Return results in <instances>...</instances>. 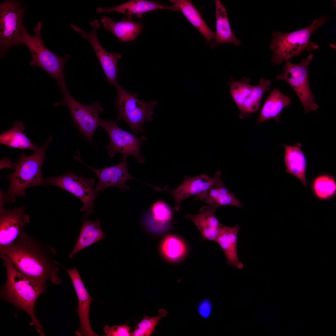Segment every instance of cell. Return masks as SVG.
<instances>
[{"label": "cell", "instance_id": "6da1fadb", "mask_svg": "<svg viewBox=\"0 0 336 336\" xmlns=\"http://www.w3.org/2000/svg\"><path fill=\"white\" fill-rule=\"evenodd\" d=\"M56 252L50 245L25 232L10 244L0 247V255L7 257L16 268L27 278L46 284H58L60 265L54 259Z\"/></svg>", "mask_w": 336, "mask_h": 336}, {"label": "cell", "instance_id": "7a4b0ae2", "mask_svg": "<svg viewBox=\"0 0 336 336\" xmlns=\"http://www.w3.org/2000/svg\"><path fill=\"white\" fill-rule=\"evenodd\" d=\"M6 268L7 279L1 292V297L13 305L17 310L25 311L30 317V324L35 328L41 336H44L42 325L34 313L37 298L46 290V284L33 281L25 276L15 267L9 259L0 255Z\"/></svg>", "mask_w": 336, "mask_h": 336}, {"label": "cell", "instance_id": "3957f363", "mask_svg": "<svg viewBox=\"0 0 336 336\" xmlns=\"http://www.w3.org/2000/svg\"><path fill=\"white\" fill-rule=\"evenodd\" d=\"M52 138L50 135L46 142L34 153L27 156L22 152L16 163L14 171L7 175V179L10 185L6 192L1 191V198L6 203H14L16 196H25V189L30 187L43 185L44 184L41 174L46 150Z\"/></svg>", "mask_w": 336, "mask_h": 336}, {"label": "cell", "instance_id": "277c9868", "mask_svg": "<svg viewBox=\"0 0 336 336\" xmlns=\"http://www.w3.org/2000/svg\"><path fill=\"white\" fill-rule=\"evenodd\" d=\"M327 20L325 16L315 20L309 26L292 32L283 33L273 31L270 48L273 52L272 62L278 65L283 61L289 60L299 55L304 50L308 51L318 49L319 46L310 40L313 32Z\"/></svg>", "mask_w": 336, "mask_h": 336}, {"label": "cell", "instance_id": "5b68a950", "mask_svg": "<svg viewBox=\"0 0 336 336\" xmlns=\"http://www.w3.org/2000/svg\"><path fill=\"white\" fill-rule=\"evenodd\" d=\"M42 28L41 22L39 21L33 29L35 34L31 35L27 32L26 27L23 24L21 43L25 44L30 52L31 59L30 65L43 69L51 77L57 80V84L59 86L66 82L63 68L66 62L71 56L67 54L64 58L60 57L46 47L42 40Z\"/></svg>", "mask_w": 336, "mask_h": 336}, {"label": "cell", "instance_id": "8992f818", "mask_svg": "<svg viewBox=\"0 0 336 336\" xmlns=\"http://www.w3.org/2000/svg\"><path fill=\"white\" fill-rule=\"evenodd\" d=\"M115 87L117 92L116 122L124 121L136 135L139 132H144L145 129L143 124L145 122L152 120L154 107L157 103V100L144 102L138 98L137 93L129 92L118 83Z\"/></svg>", "mask_w": 336, "mask_h": 336}, {"label": "cell", "instance_id": "52a82bcc", "mask_svg": "<svg viewBox=\"0 0 336 336\" xmlns=\"http://www.w3.org/2000/svg\"><path fill=\"white\" fill-rule=\"evenodd\" d=\"M59 87L63 95V99L61 101L54 104V106L66 105L76 127L86 138L92 142L93 135L99 126V114L104 111L101 105L98 101L89 105H82L71 95L66 83Z\"/></svg>", "mask_w": 336, "mask_h": 336}, {"label": "cell", "instance_id": "ba28073f", "mask_svg": "<svg viewBox=\"0 0 336 336\" xmlns=\"http://www.w3.org/2000/svg\"><path fill=\"white\" fill-rule=\"evenodd\" d=\"M313 55L310 54L299 63L286 61L283 72L277 76L278 79L284 80L288 83L297 94L306 113L318 109V106L314 101L308 81V68L313 59Z\"/></svg>", "mask_w": 336, "mask_h": 336}, {"label": "cell", "instance_id": "9c48e42d", "mask_svg": "<svg viewBox=\"0 0 336 336\" xmlns=\"http://www.w3.org/2000/svg\"><path fill=\"white\" fill-rule=\"evenodd\" d=\"M24 9L18 2L6 0L0 5V56L12 46L21 43Z\"/></svg>", "mask_w": 336, "mask_h": 336}, {"label": "cell", "instance_id": "30bf717a", "mask_svg": "<svg viewBox=\"0 0 336 336\" xmlns=\"http://www.w3.org/2000/svg\"><path fill=\"white\" fill-rule=\"evenodd\" d=\"M99 126L104 128L109 136L110 142L105 148L110 156L114 157L118 152L123 156L132 155L138 163L145 162L146 159L141 153L140 147L146 137L143 136L139 138L123 130L117 125L116 121H108L100 119Z\"/></svg>", "mask_w": 336, "mask_h": 336}, {"label": "cell", "instance_id": "8fae6325", "mask_svg": "<svg viewBox=\"0 0 336 336\" xmlns=\"http://www.w3.org/2000/svg\"><path fill=\"white\" fill-rule=\"evenodd\" d=\"M45 184L57 186L75 195L83 203L80 208L85 212L83 217L88 218L93 212V206L98 192L92 186L95 180L77 175L72 172L56 177L46 179Z\"/></svg>", "mask_w": 336, "mask_h": 336}, {"label": "cell", "instance_id": "7c38bea8", "mask_svg": "<svg viewBox=\"0 0 336 336\" xmlns=\"http://www.w3.org/2000/svg\"><path fill=\"white\" fill-rule=\"evenodd\" d=\"M90 24L93 29L89 33L73 24H71L70 26L73 30L80 34L83 38L87 39L90 43L100 63L109 85L115 86L118 83L117 62L122 55L115 52H107L102 47L96 35V31L100 26L97 19L91 22Z\"/></svg>", "mask_w": 336, "mask_h": 336}, {"label": "cell", "instance_id": "4fadbf2b", "mask_svg": "<svg viewBox=\"0 0 336 336\" xmlns=\"http://www.w3.org/2000/svg\"><path fill=\"white\" fill-rule=\"evenodd\" d=\"M0 247L8 245L25 232V224L30 222L29 215L25 213L26 208L20 207L7 209L0 206Z\"/></svg>", "mask_w": 336, "mask_h": 336}, {"label": "cell", "instance_id": "5bb4252c", "mask_svg": "<svg viewBox=\"0 0 336 336\" xmlns=\"http://www.w3.org/2000/svg\"><path fill=\"white\" fill-rule=\"evenodd\" d=\"M77 151V155L75 156L74 158L89 168L96 175L98 182L94 189L98 192L100 191L104 192L106 188L110 186L118 187L125 191L129 189L126 184L127 180H137L131 176L128 171V156H123V161L117 165L110 167L105 166L104 168L101 169H96L89 166L82 161L79 151Z\"/></svg>", "mask_w": 336, "mask_h": 336}, {"label": "cell", "instance_id": "9a60e30c", "mask_svg": "<svg viewBox=\"0 0 336 336\" xmlns=\"http://www.w3.org/2000/svg\"><path fill=\"white\" fill-rule=\"evenodd\" d=\"M68 273L77 296L78 304L76 311L78 315L80 326L75 332L78 336H98L92 330L89 320L91 304L93 299L90 296L82 280L76 267L68 269L63 267Z\"/></svg>", "mask_w": 336, "mask_h": 336}, {"label": "cell", "instance_id": "2e32d148", "mask_svg": "<svg viewBox=\"0 0 336 336\" xmlns=\"http://www.w3.org/2000/svg\"><path fill=\"white\" fill-rule=\"evenodd\" d=\"M215 180V176L211 178L205 174L193 177L185 176L182 183L176 188L171 190L166 185L164 189L173 198L174 209L178 211L183 200L206 190L214 183Z\"/></svg>", "mask_w": 336, "mask_h": 336}, {"label": "cell", "instance_id": "e0dca14e", "mask_svg": "<svg viewBox=\"0 0 336 336\" xmlns=\"http://www.w3.org/2000/svg\"><path fill=\"white\" fill-rule=\"evenodd\" d=\"M221 175V172L217 171L214 176V183L207 189L196 195L194 199L201 200L209 206L216 208L225 205L242 208V203L225 186Z\"/></svg>", "mask_w": 336, "mask_h": 336}, {"label": "cell", "instance_id": "ac0fdd59", "mask_svg": "<svg viewBox=\"0 0 336 336\" xmlns=\"http://www.w3.org/2000/svg\"><path fill=\"white\" fill-rule=\"evenodd\" d=\"M216 209L209 206H204L200 208L199 214L187 213L184 217L194 223L204 239L215 241L223 225L215 216Z\"/></svg>", "mask_w": 336, "mask_h": 336}, {"label": "cell", "instance_id": "d6986e66", "mask_svg": "<svg viewBox=\"0 0 336 336\" xmlns=\"http://www.w3.org/2000/svg\"><path fill=\"white\" fill-rule=\"evenodd\" d=\"M239 227L238 224L232 227L223 225L215 242L223 250L227 264L241 269L243 264L239 261L237 249Z\"/></svg>", "mask_w": 336, "mask_h": 336}, {"label": "cell", "instance_id": "ffe728a7", "mask_svg": "<svg viewBox=\"0 0 336 336\" xmlns=\"http://www.w3.org/2000/svg\"><path fill=\"white\" fill-rule=\"evenodd\" d=\"M82 224L77 242L69 257L72 258L78 252L97 241L103 240L106 235L102 231L100 220L91 221L82 217Z\"/></svg>", "mask_w": 336, "mask_h": 336}, {"label": "cell", "instance_id": "44dd1931", "mask_svg": "<svg viewBox=\"0 0 336 336\" xmlns=\"http://www.w3.org/2000/svg\"><path fill=\"white\" fill-rule=\"evenodd\" d=\"M284 160L286 172L298 179L305 187L308 186L306 178V161L299 146L285 145Z\"/></svg>", "mask_w": 336, "mask_h": 336}, {"label": "cell", "instance_id": "7402d4cb", "mask_svg": "<svg viewBox=\"0 0 336 336\" xmlns=\"http://www.w3.org/2000/svg\"><path fill=\"white\" fill-rule=\"evenodd\" d=\"M216 33L215 40L211 45L212 48L223 43L233 44L238 46L241 44L231 28L226 10L219 0H216Z\"/></svg>", "mask_w": 336, "mask_h": 336}, {"label": "cell", "instance_id": "603a6c76", "mask_svg": "<svg viewBox=\"0 0 336 336\" xmlns=\"http://www.w3.org/2000/svg\"><path fill=\"white\" fill-rule=\"evenodd\" d=\"M177 11H180L189 21L200 32L208 43L215 39V34L208 27L198 11L189 0H171Z\"/></svg>", "mask_w": 336, "mask_h": 336}, {"label": "cell", "instance_id": "cb8c5ba5", "mask_svg": "<svg viewBox=\"0 0 336 336\" xmlns=\"http://www.w3.org/2000/svg\"><path fill=\"white\" fill-rule=\"evenodd\" d=\"M104 29L112 33L120 41H132L141 32L142 26L138 22L134 21L131 18L123 19L115 22L111 19L103 17L100 19Z\"/></svg>", "mask_w": 336, "mask_h": 336}, {"label": "cell", "instance_id": "d4e9b609", "mask_svg": "<svg viewBox=\"0 0 336 336\" xmlns=\"http://www.w3.org/2000/svg\"><path fill=\"white\" fill-rule=\"evenodd\" d=\"M290 98L283 94L278 89H274L264 103L257 120L258 123L273 119L276 121L280 119L282 110L291 102Z\"/></svg>", "mask_w": 336, "mask_h": 336}, {"label": "cell", "instance_id": "484cf974", "mask_svg": "<svg viewBox=\"0 0 336 336\" xmlns=\"http://www.w3.org/2000/svg\"><path fill=\"white\" fill-rule=\"evenodd\" d=\"M160 9L177 11L173 5L167 6L156 2L142 0H131L118 6L108 8L99 7L96 9V11L97 13L114 11L130 15L142 14L146 12Z\"/></svg>", "mask_w": 336, "mask_h": 336}, {"label": "cell", "instance_id": "4316f807", "mask_svg": "<svg viewBox=\"0 0 336 336\" xmlns=\"http://www.w3.org/2000/svg\"><path fill=\"white\" fill-rule=\"evenodd\" d=\"M24 125L21 121L16 120L11 129L3 131L0 136V142L3 144L20 149H30L34 152L39 148L33 143L23 133Z\"/></svg>", "mask_w": 336, "mask_h": 336}, {"label": "cell", "instance_id": "83f0119b", "mask_svg": "<svg viewBox=\"0 0 336 336\" xmlns=\"http://www.w3.org/2000/svg\"><path fill=\"white\" fill-rule=\"evenodd\" d=\"M271 82L269 80L261 78L258 85L253 86L251 93L239 110L240 119L246 118L259 110L263 96L269 89Z\"/></svg>", "mask_w": 336, "mask_h": 336}, {"label": "cell", "instance_id": "f1b7e54d", "mask_svg": "<svg viewBox=\"0 0 336 336\" xmlns=\"http://www.w3.org/2000/svg\"><path fill=\"white\" fill-rule=\"evenodd\" d=\"M160 250L163 256L171 262L182 259L186 254L187 247L184 241L173 235L166 236L162 241Z\"/></svg>", "mask_w": 336, "mask_h": 336}, {"label": "cell", "instance_id": "f546056e", "mask_svg": "<svg viewBox=\"0 0 336 336\" xmlns=\"http://www.w3.org/2000/svg\"><path fill=\"white\" fill-rule=\"evenodd\" d=\"M312 192L318 198L326 200L333 197L336 191L334 178L329 175H320L313 180L312 185Z\"/></svg>", "mask_w": 336, "mask_h": 336}, {"label": "cell", "instance_id": "4dcf8cb0", "mask_svg": "<svg viewBox=\"0 0 336 336\" xmlns=\"http://www.w3.org/2000/svg\"><path fill=\"white\" fill-rule=\"evenodd\" d=\"M249 79L243 78L240 80L231 78L230 91L239 110L251 92L253 86L250 84Z\"/></svg>", "mask_w": 336, "mask_h": 336}, {"label": "cell", "instance_id": "1f68e13d", "mask_svg": "<svg viewBox=\"0 0 336 336\" xmlns=\"http://www.w3.org/2000/svg\"><path fill=\"white\" fill-rule=\"evenodd\" d=\"M167 314L166 310L163 309L159 310L158 315L154 317L145 316L138 324L132 333L133 336H149L154 332L155 328L161 319Z\"/></svg>", "mask_w": 336, "mask_h": 336}, {"label": "cell", "instance_id": "d6a6232c", "mask_svg": "<svg viewBox=\"0 0 336 336\" xmlns=\"http://www.w3.org/2000/svg\"><path fill=\"white\" fill-rule=\"evenodd\" d=\"M151 211L155 220L164 225L171 219L172 217L171 211L166 203L159 201L152 206Z\"/></svg>", "mask_w": 336, "mask_h": 336}, {"label": "cell", "instance_id": "836d02e7", "mask_svg": "<svg viewBox=\"0 0 336 336\" xmlns=\"http://www.w3.org/2000/svg\"><path fill=\"white\" fill-rule=\"evenodd\" d=\"M103 330L106 336H128L132 335L130 328L127 325H114L110 327L108 325L104 327Z\"/></svg>", "mask_w": 336, "mask_h": 336}, {"label": "cell", "instance_id": "e575fe53", "mask_svg": "<svg viewBox=\"0 0 336 336\" xmlns=\"http://www.w3.org/2000/svg\"><path fill=\"white\" fill-rule=\"evenodd\" d=\"M212 308L210 302L208 300H206L199 304L198 307V312L202 317L207 318L211 313Z\"/></svg>", "mask_w": 336, "mask_h": 336}]
</instances>
